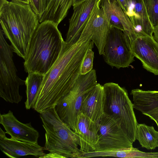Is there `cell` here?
<instances>
[{"label": "cell", "mask_w": 158, "mask_h": 158, "mask_svg": "<svg viewBox=\"0 0 158 158\" xmlns=\"http://www.w3.org/2000/svg\"><path fill=\"white\" fill-rule=\"evenodd\" d=\"M93 41L79 39L75 44L64 41L59 57L44 75L32 108L39 113L55 106L72 89L81 74L82 61Z\"/></svg>", "instance_id": "obj_1"}, {"label": "cell", "mask_w": 158, "mask_h": 158, "mask_svg": "<svg viewBox=\"0 0 158 158\" xmlns=\"http://www.w3.org/2000/svg\"><path fill=\"white\" fill-rule=\"evenodd\" d=\"M0 22L14 52L25 59L31 37L40 24L30 4L6 0L0 5Z\"/></svg>", "instance_id": "obj_2"}, {"label": "cell", "mask_w": 158, "mask_h": 158, "mask_svg": "<svg viewBox=\"0 0 158 158\" xmlns=\"http://www.w3.org/2000/svg\"><path fill=\"white\" fill-rule=\"evenodd\" d=\"M64 41L57 25L49 21L40 23L24 59L25 72L45 74L58 59Z\"/></svg>", "instance_id": "obj_3"}, {"label": "cell", "mask_w": 158, "mask_h": 158, "mask_svg": "<svg viewBox=\"0 0 158 158\" xmlns=\"http://www.w3.org/2000/svg\"><path fill=\"white\" fill-rule=\"evenodd\" d=\"M40 114L46 132L44 150L49 152L42 158H81L79 136L60 118L55 106Z\"/></svg>", "instance_id": "obj_4"}, {"label": "cell", "mask_w": 158, "mask_h": 158, "mask_svg": "<svg viewBox=\"0 0 158 158\" xmlns=\"http://www.w3.org/2000/svg\"><path fill=\"white\" fill-rule=\"evenodd\" d=\"M105 94L104 113L118 121L133 143L136 136L137 123L133 104L127 90L118 84L107 83L103 85Z\"/></svg>", "instance_id": "obj_5"}, {"label": "cell", "mask_w": 158, "mask_h": 158, "mask_svg": "<svg viewBox=\"0 0 158 158\" xmlns=\"http://www.w3.org/2000/svg\"><path fill=\"white\" fill-rule=\"evenodd\" d=\"M98 84L96 71L80 74L70 90L55 106L60 118L73 131L84 95Z\"/></svg>", "instance_id": "obj_6"}, {"label": "cell", "mask_w": 158, "mask_h": 158, "mask_svg": "<svg viewBox=\"0 0 158 158\" xmlns=\"http://www.w3.org/2000/svg\"><path fill=\"white\" fill-rule=\"evenodd\" d=\"M2 30L0 31V96L6 101L18 104L23 97L19 87L25 84L19 77L13 60L14 51L6 41Z\"/></svg>", "instance_id": "obj_7"}, {"label": "cell", "mask_w": 158, "mask_h": 158, "mask_svg": "<svg viewBox=\"0 0 158 158\" xmlns=\"http://www.w3.org/2000/svg\"><path fill=\"white\" fill-rule=\"evenodd\" d=\"M105 62L112 67H128L134 60L127 35L122 30L110 26L103 55Z\"/></svg>", "instance_id": "obj_8"}, {"label": "cell", "mask_w": 158, "mask_h": 158, "mask_svg": "<svg viewBox=\"0 0 158 158\" xmlns=\"http://www.w3.org/2000/svg\"><path fill=\"white\" fill-rule=\"evenodd\" d=\"M98 140L95 151H101L130 148L133 143L123 129L119 122L105 114L99 124Z\"/></svg>", "instance_id": "obj_9"}, {"label": "cell", "mask_w": 158, "mask_h": 158, "mask_svg": "<svg viewBox=\"0 0 158 158\" xmlns=\"http://www.w3.org/2000/svg\"><path fill=\"white\" fill-rule=\"evenodd\" d=\"M101 1H97L79 39L90 38L96 45L99 55H103L110 25L103 9L100 6Z\"/></svg>", "instance_id": "obj_10"}, {"label": "cell", "mask_w": 158, "mask_h": 158, "mask_svg": "<svg viewBox=\"0 0 158 158\" xmlns=\"http://www.w3.org/2000/svg\"><path fill=\"white\" fill-rule=\"evenodd\" d=\"M131 52L148 71L158 75V43L153 37L136 38L131 43Z\"/></svg>", "instance_id": "obj_11"}, {"label": "cell", "mask_w": 158, "mask_h": 158, "mask_svg": "<svg viewBox=\"0 0 158 158\" xmlns=\"http://www.w3.org/2000/svg\"><path fill=\"white\" fill-rule=\"evenodd\" d=\"M0 123L11 138L29 143H38L40 134L32 127L31 122L27 123L21 122L10 110L6 114H0Z\"/></svg>", "instance_id": "obj_12"}, {"label": "cell", "mask_w": 158, "mask_h": 158, "mask_svg": "<svg viewBox=\"0 0 158 158\" xmlns=\"http://www.w3.org/2000/svg\"><path fill=\"white\" fill-rule=\"evenodd\" d=\"M98 0H86L73 6V12L69 20L65 42L73 44L79 40Z\"/></svg>", "instance_id": "obj_13"}, {"label": "cell", "mask_w": 158, "mask_h": 158, "mask_svg": "<svg viewBox=\"0 0 158 158\" xmlns=\"http://www.w3.org/2000/svg\"><path fill=\"white\" fill-rule=\"evenodd\" d=\"M0 128V148L7 156L11 158H17L23 156L31 155L42 158L46 154L44 152V147L38 143H27L9 138L6 133Z\"/></svg>", "instance_id": "obj_14"}, {"label": "cell", "mask_w": 158, "mask_h": 158, "mask_svg": "<svg viewBox=\"0 0 158 158\" xmlns=\"http://www.w3.org/2000/svg\"><path fill=\"white\" fill-rule=\"evenodd\" d=\"M99 124L91 120L81 111L77 116L74 131L78 135L81 151H95L98 140Z\"/></svg>", "instance_id": "obj_15"}, {"label": "cell", "mask_w": 158, "mask_h": 158, "mask_svg": "<svg viewBox=\"0 0 158 158\" xmlns=\"http://www.w3.org/2000/svg\"><path fill=\"white\" fill-rule=\"evenodd\" d=\"M128 16L134 28L136 38L153 37L154 27L151 23L143 0H127Z\"/></svg>", "instance_id": "obj_16"}, {"label": "cell", "mask_w": 158, "mask_h": 158, "mask_svg": "<svg viewBox=\"0 0 158 158\" xmlns=\"http://www.w3.org/2000/svg\"><path fill=\"white\" fill-rule=\"evenodd\" d=\"M100 6L104 11L110 26L125 32L131 42L135 39L133 25L116 0H101Z\"/></svg>", "instance_id": "obj_17"}, {"label": "cell", "mask_w": 158, "mask_h": 158, "mask_svg": "<svg viewBox=\"0 0 158 158\" xmlns=\"http://www.w3.org/2000/svg\"><path fill=\"white\" fill-rule=\"evenodd\" d=\"M105 102L103 85L98 83L84 96L80 111L98 124L104 114Z\"/></svg>", "instance_id": "obj_18"}, {"label": "cell", "mask_w": 158, "mask_h": 158, "mask_svg": "<svg viewBox=\"0 0 158 158\" xmlns=\"http://www.w3.org/2000/svg\"><path fill=\"white\" fill-rule=\"evenodd\" d=\"M134 108L149 117L156 123L158 128V91L132 89Z\"/></svg>", "instance_id": "obj_19"}, {"label": "cell", "mask_w": 158, "mask_h": 158, "mask_svg": "<svg viewBox=\"0 0 158 158\" xmlns=\"http://www.w3.org/2000/svg\"><path fill=\"white\" fill-rule=\"evenodd\" d=\"M73 2V0H50L39 17L40 23L49 21L58 25L67 16Z\"/></svg>", "instance_id": "obj_20"}, {"label": "cell", "mask_w": 158, "mask_h": 158, "mask_svg": "<svg viewBox=\"0 0 158 158\" xmlns=\"http://www.w3.org/2000/svg\"><path fill=\"white\" fill-rule=\"evenodd\" d=\"M149 152L141 151L133 147L105 151L82 152L81 158L98 157H114L124 158H147Z\"/></svg>", "instance_id": "obj_21"}, {"label": "cell", "mask_w": 158, "mask_h": 158, "mask_svg": "<svg viewBox=\"0 0 158 158\" xmlns=\"http://www.w3.org/2000/svg\"><path fill=\"white\" fill-rule=\"evenodd\" d=\"M136 139L142 147L148 150H153L158 147V131L152 126L138 124Z\"/></svg>", "instance_id": "obj_22"}, {"label": "cell", "mask_w": 158, "mask_h": 158, "mask_svg": "<svg viewBox=\"0 0 158 158\" xmlns=\"http://www.w3.org/2000/svg\"><path fill=\"white\" fill-rule=\"evenodd\" d=\"M44 75L38 73H30L25 81L26 87L27 99L25 108L29 110L32 107L35 99L43 81Z\"/></svg>", "instance_id": "obj_23"}, {"label": "cell", "mask_w": 158, "mask_h": 158, "mask_svg": "<svg viewBox=\"0 0 158 158\" xmlns=\"http://www.w3.org/2000/svg\"><path fill=\"white\" fill-rule=\"evenodd\" d=\"M148 17L153 27L158 24V0H143Z\"/></svg>", "instance_id": "obj_24"}, {"label": "cell", "mask_w": 158, "mask_h": 158, "mask_svg": "<svg viewBox=\"0 0 158 158\" xmlns=\"http://www.w3.org/2000/svg\"><path fill=\"white\" fill-rule=\"evenodd\" d=\"M93 46L94 44H92L85 54L81 66V74H86L92 70L94 57V52L92 51Z\"/></svg>", "instance_id": "obj_25"}, {"label": "cell", "mask_w": 158, "mask_h": 158, "mask_svg": "<svg viewBox=\"0 0 158 158\" xmlns=\"http://www.w3.org/2000/svg\"><path fill=\"white\" fill-rule=\"evenodd\" d=\"M30 5L34 11L39 16L41 13V0H30Z\"/></svg>", "instance_id": "obj_26"}, {"label": "cell", "mask_w": 158, "mask_h": 158, "mask_svg": "<svg viewBox=\"0 0 158 158\" xmlns=\"http://www.w3.org/2000/svg\"><path fill=\"white\" fill-rule=\"evenodd\" d=\"M126 14L128 11V6L127 0H116Z\"/></svg>", "instance_id": "obj_27"}, {"label": "cell", "mask_w": 158, "mask_h": 158, "mask_svg": "<svg viewBox=\"0 0 158 158\" xmlns=\"http://www.w3.org/2000/svg\"><path fill=\"white\" fill-rule=\"evenodd\" d=\"M50 0H41V13L39 17L43 12L46 8Z\"/></svg>", "instance_id": "obj_28"}, {"label": "cell", "mask_w": 158, "mask_h": 158, "mask_svg": "<svg viewBox=\"0 0 158 158\" xmlns=\"http://www.w3.org/2000/svg\"><path fill=\"white\" fill-rule=\"evenodd\" d=\"M153 33V39L158 43V24L154 27Z\"/></svg>", "instance_id": "obj_29"}, {"label": "cell", "mask_w": 158, "mask_h": 158, "mask_svg": "<svg viewBox=\"0 0 158 158\" xmlns=\"http://www.w3.org/2000/svg\"><path fill=\"white\" fill-rule=\"evenodd\" d=\"M11 1L24 4H30V1L29 0H11Z\"/></svg>", "instance_id": "obj_30"}, {"label": "cell", "mask_w": 158, "mask_h": 158, "mask_svg": "<svg viewBox=\"0 0 158 158\" xmlns=\"http://www.w3.org/2000/svg\"><path fill=\"white\" fill-rule=\"evenodd\" d=\"M86 0H73L72 6H73L81 2Z\"/></svg>", "instance_id": "obj_31"}, {"label": "cell", "mask_w": 158, "mask_h": 158, "mask_svg": "<svg viewBox=\"0 0 158 158\" xmlns=\"http://www.w3.org/2000/svg\"><path fill=\"white\" fill-rule=\"evenodd\" d=\"M29 0V1H30V0Z\"/></svg>", "instance_id": "obj_32"}]
</instances>
